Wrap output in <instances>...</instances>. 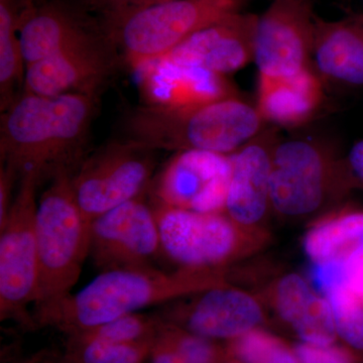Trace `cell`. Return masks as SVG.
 <instances>
[{"mask_svg": "<svg viewBox=\"0 0 363 363\" xmlns=\"http://www.w3.org/2000/svg\"><path fill=\"white\" fill-rule=\"evenodd\" d=\"M231 167V155L175 152L150 183V203L201 213L225 212Z\"/></svg>", "mask_w": 363, "mask_h": 363, "instance_id": "cell-11", "label": "cell"}, {"mask_svg": "<svg viewBox=\"0 0 363 363\" xmlns=\"http://www.w3.org/2000/svg\"><path fill=\"white\" fill-rule=\"evenodd\" d=\"M240 0H168L145 7L112 26L123 63L133 70L175 50L191 35L238 11Z\"/></svg>", "mask_w": 363, "mask_h": 363, "instance_id": "cell-7", "label": "cell"}, {"mask_svg": "<svg viewBox=\"0 0 363 363\" xmlns=\"http://www.w3.org/2000/svg\"><path fill=\"white\" fill-rule=\"evenodd\" d=\"M257 21L255 14L236 11L191 35L161 59L226 76L255 60Z\"/></svg>", "mask_w": 363, "mask_h": 363, "instance_id": "cell-17", "label": "cell"}, {"mask_svg": "<svg viewBox=\"0 0 363 363\" xmlns=\"http://www.w3.org/2000/svg\"><path fill=\"white\" fill-rule=\"evenodd\" d=\"M162 255L178 269L228 271L264 247L267 235L241 228L225 213L155 207Z\"/></svg>", "mask_w": 363, "mask_h": 363, "instance_id": "cell-6", "label": "cell"}, {"mask_svg": "<svg viewBox=\"0 0 363 363\" xmlns=\"http://www.w3.org/2000/svg\"><path fill=\"white\" fill-rule=\"evenodd\" d=\"M230 350L242 363H298L295 350L281 339L257 328L233 339Z\"/></svg>", "mask_w": 363, "mask_h": 363, "instance_id": "cell-26", "label": "cell"}, {"mask_svg": "<svg viewBox=\"0 0 363 363\" xmlns=\"http://www.w3.org/2000/svg\"><path fill=\"white\" fill-rule=\"evenodd\" d=\"M357 189L346 159L319 143L279 140L272 152V211L300 220L320 213Z\"/></svg>", "mask_w": 363, "mask_h": 363, "instance_id": "cell-5", "label": "cell"}, {"mask_svg": "<svg viewBox=\"0 0 363 363\" xmlns=\"http://www.w3.org/2000/svg\"><path fill=\"white\" fill-rule=\"evenodd\" d=\"M298 363H360L350 348L303 342L295 347Z\"/></svg>", "mask_w": 363, "mask_h": 363, "instance_id": "cell-30", "label": "cell"}, {"mask_svg": "<svg viewBox=\"0 0 363 363\" xmlns=\"http://www.w3.org/2000/svg\"><path fill=\"white\" fill-rule=\"evenodd\" d=\"M97 97L70 93L45 97L23 92L1 112V164L18 175L54 176L82 161Z\"/></svg>", "mask_w": 363, "mask_h": 363, "instance_id": "cell-1", "label": "cell"}, {"mask_svg": "<svg viewBox=\"0 0 363 363\" xmlns=\"http://www.w3.org/2000/svg\"><path fill=\"white\" fill-rule=\"evenodd\" d=\"M313 56L324 78L348 86L363 85V21L315 18Z\"/></svg>", "mask_w": 363, "mask_h": 363, "instance_id": "cell-21", "label": "cell"}, {"mask_svg": "<svg viewBox=\"0 0 363 363\" xmlns=\"http://www.w3.org/2000/svg\"><path fill=\"white\" fill-rule=\"evenodd\" d=\"M164 321L208 339H235L264 320V301L225 283L172 301L162 308Z\"/></svg>", "mask_w": 363, "mask_h": 363, "instance_id": "cell-14", "label": "cell"}, {"mask_svg": "<svg viewBox=\"0 0 363 363\" xmlns=\"http://www.w3.org/2000/svg\"><path fill=\"white\" fill-rule=\"evenodd\" d=\"M83 4L98 16L107 30H111L130 14L145 7L168 1V0H80Z\"/></svg>", "mask_w": 363, "mask_h": 363, "instance_id": "cell-29", "label": "cell"}, {"mask_svg": "<svg viewBox=\"0 0 363 363\" xmlns=\"http://www.w3.org/2000/svg\"><path fill=\"white\" fill-rule=\"evenodd\" d=\"M152 363H186L175 351L157 339L152 345Z\"/></svg>", "mask_w": 363, "mask_h": 363, "instance_id": "cell-35", "label": "cell"}, {"mask_svg": "<svg viewBox=\"0 0 363 363\" xmlns=\"http://www.w3.org/2000/svg\"><path fill=\"white\" fill-rule=\"evenodd\" d=\"M154 341L135 343H113L106 341L82 340V363H142Z\"/></svg>", "mask_w": 363, "mask_h": 363, "instance_id": "cell-28", "label": "cell"}, {"mask_svg": "<svg viewBox=\"0 0 363 363\" xmlns=\"http://www.w3.org/2000/svg\"><path fill=\"white\" fill-rule=\"evenodd\" d=\"M71 169H61L40 196L35 215L40 262L39 295L35 312L70 295L89 257L91 223L81 211Z\"/></svg>", "mask_w": 363, "mask_h": 363, "instance_id": "cell-4", "label": "cell"}, {"mask_svg": "<svg viewBox=\"0 0 363 363\" xmlns=\"http://www.w3.org/2000/svg\"><path fill=\"white\" fill-rule=\"evenodd\" d=\"M264 301L303 342L330 345L337 338L328 300L301 274L289 272L272 281Z\"/></svg>", "mask_w": 363, "mask_h": 363, "instance_id": "cell-19", "label": "cell"}, {"mask_svg": "<svg viewBox=\"0 0 363 363\" xmlns=\"http://www.w3.org/2000/svg\"><path fill=\"white\" fill-rule=\"evenodd\" d=\"M123 62L111 35L26 65L23 92L45 97L70 93L99 96Z\"/></svg>", "mask_w": 363, "mask_h": 363, "instance_id": "cell-12", "label": "cell"}, {"mask_svg": "<svg viewBox=\"0 0 363 363\" xmlns=\"http://www.w3.org/2000/svg\"><path fill=\"white\" fill-rule=\"evenodd\" d=\"M363 241V209L344 207L313 222L303 247L313 264L342 257Z\"/></svg>", "mask_w": 363, "mask_h": 363, "instance_id": "cell-22", "label": "cell"}, {"mask_svg": "<svg viewBox=\"0 0 363 363\" xmlns=\"http://www.w3.org/2000/svg\"><path fill=\"white\" fill-rule=\"evenodd\" d=\"M343 271L346 288L363 300V241L344 255Z\"/></svg>", "mask_w": 363, "mask_h": 363, "instance_id": "cell-32", "label": "cell"}, {"mask_svg": "<svg viewBox=\"0 0 363 363\" xmlns=\"http://www.w3.org/2000/svg\"><path fill=\"white\" fill-rule=\"evenodd\" d=\"M227 272L189 269L167 272L155 267L111 269L100 272L79 292L35 315L40 323L68 331L85 330L223 285L228 283Z\"/></svg>", "mask_w": 363, "mask_h": 363, "instance_id": "cell-2", "label": "cell"}, {"mask_svg": "<svg viewBox=\"0 0 363 363\" xmlns=\"http://www.w3.org/2000/svg\"><path fill=\"white\" fill-rule=\"evenodd\" d=\"M351 176L354 180L357 188L363 190V140H359L351 147L346 157Z\"/></svg>", "mask_w": 363, "mask_h": 363, "instance_id": "cell-34", "label": "cell"}, {"mask_svg": "<svg viewBox=\"0 0 363 363\" xmlns=\"http://www.w3.org/2000/svg\"><path fill=\"white\" fill-rule=\"evenodd\" d=\"M16 0H0V4H11V2H16Z\"/></svg>", "mask_w": 363, "mask_h": 363, "instance_id": "cell-36", "label": "cell"}, {"mask_svg": "<svg viewBox=\"0 0 363 363\" xmlns=\"http://www.w3.org/2000/svg\"><path fill=\"white\" fill-rule=\"evenodd\" d=\"M325 298L331 306L337 337L358 357H363V300L345 286Z\"/></svg>", "mask_w": 363, "mask_h": 363, "instance_id": "cell-25", "label": "cell"}, {"mask_svg": "<svg viewBox=\"0 0 363 363\" xmlns=\"http://www.w3.org/2000/svg\"><path fill=\"white\" fill-rule=\"evenodd\" d=\"M18 179H20V176L14 169L1 164V168H0V226L6 222L9 210L13 205V187Z\"/></svg>", "mask_w": 363, "mask_h": 363, "instance_id": "cell-33", "label": "cell"}, {"mask_svg": "<svg viewBox=\"0 0 363 363\" xmlns=\"http://www.w3.org/2000/svg\"><path fill=\"white\" fill-rule=\"evenodd\" d=\"M266 121L236 95L191 106L140 104L123 119V138L156 150H204L230 156L259 135Z\"/></svg>", "mask_w": 363, "mask_h": 363, "instance_id": "cell-3", "label": "cell"}, {"mask_svg": "<svg viewBox=\"0 0 363 363\" xmlns=\"http://www.w3.org/2000/svg\"><path fill=\"white\" fill-rule=\"evenodd\" d=\"M311 0H274L257 21L255 61L259 75L288 77L309 68L314 47Z\"/></svg>", "mask_w": 363, "mask_h": 363, "instance_id": "cell-13", "label": "cell"}, {"mask_svg": "<svg viewBox=\"0 0 363 363\" xmlns=\"http://www.w3.org/2000/svg\"><path fill=\"white\" fill-rule=\"evenodd\" d=\"M157 152L125 138L113 140L83 159L71 175L81 211L90 222L149 190Z\"/></svg>", "mask_w": 363, "mask_h": 363, "instance_id": "cell-8", "label": "cell"}, {"mask_svg": "<svg viewBox=\"0 0 363 363\" xmlns=\"http://www.w3.org/2000/svg\"><path fill=\"white\" fill-rule=\"evenodd\" d=\"M16 2L0 4V111L11 107L23 90L26 63L18 26Z\"/></svg>", "mask_w": 363, "mask_h": 363, "instance_id": "cell-23", "label": "cell"}, {"mask_svg": "<svg viewBox=\"0 0 363 363\" xmlns=\"http://www.w3.org/2000/svg\"><path fill=\"white\" fill-rule=\"evenodd\" d=\"M157 339L175 351L186 363L221 362L220 350L210 341L211 339L183 330L181 327L162 319Z\"/></svg>", "mask_w": 363, "mask_h": 363, "instance_id": "cell-27", "label": "cell"}, {"mask_svg": "<svg viewBox=\"0 0 363 363\" xmlns=\"http://www.w3.org/2000/svg\"><path fill=\"white\" fill-rule=\"evenodd\" d=\"M161 321L159 315L150 316L138 312L74 333L78 334L81 340L95 339L113 343L143 342L157 337Z\"/></svg>", "mask_w": 363, "mask_h": 363, "instance_id": "cell-24", "label": "cell"}, {"mask_svg": "<svg viewBox=\"0 0 363 363\" xmlns=\"http://www.w3.org/2000/svg\"><path fill=\"white\" fill-rule=\"evenodd\" d=\"M323 96V82L309 67L288 77L259 75L255 106L264 121L292 128L309 121Z\"/></svg>", "mask_w": 363, "mask_h": 363, "instance_id": "cell-20", "label": "cell"}, {"mask_svg": "<svg viewBox=\"0 0 363 363\" xmlns=\"http://www.w3.org/2000/svg\"><path fill=\"white\" fill-rule=\"evenodd\" d=\"M278 142L274 131L262 130L231 155L225 213L241 228L260 235H267L264 226L272 211V152Z\"/></svg>", "mask_w": 363, "mask_h": 363, "instance_id": "cell-16", "label": "cell"}, {"mask_svg": "<svg viewBox=\"0 0 363 363\" xmlns=\"http://www.w3.org/2000/svg\"><path fill=\"white\" fill-rule=\"evenodd\" d=\"M37 173L20 178L6 222L0 226V317L23 320L39 295L40 262L35 233Z\"/></svg>", "mask_w": 363, "mask_h": 363, "instance_id": "cell-9", "label": "cell"}, {"mask_svg": "<svg viewBox=\"0 0 363 363\" xmlns=\"http://www.w3.org/2000/svg\"><path fill=\"white\" fill-rule=\"evenodd\" d=\"M343 257L328 260V262L313 264L311 281L313 288L318 293L326 297L332 291L339 286H345L344 283Z\"/></svg>", "mask_w": 363, "mask_h": 363, "instance_id": "cell-31", "label": "cell"}, {"mask_svg": "<svg viewBox=\"0 0 363 363\" xmlns=\"http://www.w3.org/2000/svg\"><path fill=\"white\" fill-rule=\"evenodd\" d=\"M18 35L28 65L111 33L80 0H45L21 11Z\"/></svg>", "mask_w": 363, "mask_h": 363, "instance_id": "cell-15", "label": "cell"}, {"mask_svg": "<svg viewBox=\"0 0 363 363\" xmlns=\"http://www.w3.org/2000/svg\"><path fill=\"white\" fill-rule=\"evenodd\" d=\"M147 193L91 223L89 257L100 272L154 267L162 255L159 225Z\"/></svg>", "mask_w": 363, "mask_h": 363, "instance_id": "cell-10", "label": "cell"}, {"mask_svg": "<svg viewBox=\"0 0 363 363\" xmlns=\"http://www.w3.org/2000/svg\"><path fill=\"white\" fill-rule=\"evenodd\" d=\"M136 72L143 104L191 106L238 95L226 76L200 67L159 59Z\"/></svg>", "mask_w": 363, "mask_h": 363, "instance_id": "cell-18", "label": "cell"}]
</instances>
